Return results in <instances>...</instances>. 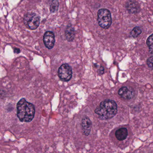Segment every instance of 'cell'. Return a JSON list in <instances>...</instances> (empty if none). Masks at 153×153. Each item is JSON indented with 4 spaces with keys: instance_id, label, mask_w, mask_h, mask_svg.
<instances>
[{
    "instance_id": "cell-18",
    "label": "cell",
    "mask_w": 153,
    "mask_h": 153,
    "mask_svg": "<svg viewBox=\"0 0 153 153\" xmlns=\"http://www.w3.org/2000/svg\"></svg>"
},
{
    "instance_id": "cell-8",
    "label": "cell",
    "mask_w": 153,
    "mask_h": 153,
    "mask_svg": "<svg viewBox=\"0 0 153 153\" xmlns=\"http://www.w3.org/2000/svg\"><path fill=\"white\" fill-rule=\"evenodd\" d=\"M119 95L125 100H130L134 97V91L127 87H123L118 91Z\"/></svg>"
},
{
    "instance_id": "cell-14",
    "label": "cell",
    "mask_w": 153,
    "mask_h": 153,
    "mask_svg": "<svg viewBox=\"0 0 153 153\" xmlns=\"http://www.w3.org/2000/svg\"><path fill=\"white\" fill-rule=\"evenodd\" d=\"M141 33V30L138 27H136L133 28V30L131 32V36L134 38L138 36Z\"/></svg>"
},
{
    "instance_id": "cell-7",
    "label": "cell",
    "mask_w": 153,
    "mask_h": 153,
    "mask_svg": "<svg viewBox=\"0 0 153 153\" xmlns=\"http://www.w3.org/2000/svg\"><path fill=\"white\" fill-rule=\"evenodd\" d=\"M92 122L87 116L82 118L81 122V130L82 134L85 136H88L90 134L92 128Z\"/></svg>"
},
{
    "instance_id": "cell-10",
    "label": "cell",
    "mask_w": 153,
    "mask_h": 153,
    "mask_svg": "<svg viewBox=\"0 0 153 153\" xmlns=\"http://www.w3.org/2000/svg\"><path fill=\"white\" fill-rule=\"evenodd\" d=\"M65 36L68 42H71L73 41L75 38V30L71 25H68L65 32Z\"/></svg>"
},
{
    "instance_id": "cell-12",
    "label": "cell",
    "mask_w": 153,
    "mask_h": 153,
    "mask_svg": "<svg viewBox=\"0 0 153 153\" xmlns=\"http://www.w3.org/2000/svg\"><path fill=\"white\" fill-rule=\"evenodd\" d=\"M146 44L148 46L149 52L153 53V34L151 35L148 38Z\"/></svg>"
},
{
    "instance_id": "cell-4",
    "label": "cell",
    "mask_w": 153,
    "mask_h": 153,
    "mask_svg": "<svg viewBox=\"0 0 153 153\" xmlns=\"http://www.w3.org/2000/svg\"><path fill=\"white\" fill-rule=\"evenodd\" d=\"M24 23L31 30L37 29L40 24V17L35 13H27L24 17Z\"/></svg>"
},
{
    "instance_id": "cell-9",
    "label": "cell",
    "mask_w": 153,
    "mask_h": 153,
    "mask_svg": "<svg viewBox=\"0 0 153 153\" xmlns=\"http://www.w3.org/2000/svg\"><path fill=\"white\" fill-rule=\"evenodd\" d=\"M127 10L131 14H136L140 11L139 5L137 1H128L126 4Z\"/></svg>"
},
{
    "instance_id": "cell-13",
    "label": "cell",
    "mask_w": 153,
    "mask_h": 153,
    "mask_svg": "<svg viewBox=\"0 0 153 153\" xmlns=\"http://www.w3.org/2000/svg\"><path fill=\"white\" fill-rule=\"evenodd\" d=\"M59 7V2L57 1H52L50 6V10L51 13H54L58 10Z\"/></svg>"
},
{
    "instance_id": "cell-5",
    "label": "cell",
    "mask_w": 153,
    "mask_h": 153,
    "mask_svg": "<svg viewBox=\"0 0 153 153\" xmlns=\"http://www.w3.org/2000/svg\"><path fill=\"white\" fill-rule=\"evenodd\" d=\"M58 76L63 81H69L72 77V71L71 66L67 63L62 64L58 70Z\"/></svg>"
},
{
    "instance_id": "cell-6",
    "label": "cell",
    "mask_w": 153,
    "mask_h": 153,
    "mask_svg": "<svg viewBox=\"0 0 153 153\" xmlns=\"http://www.w3.org/2000/svg\"><path fill=\"white\" fill-rule=\"evenodd\" d=\"M43 42L46 48L49 50L52 49L55 43L54 33L51 31H47L43 36Z\"/></svg>"
},
{
    "instance_id": "cell-16",
    "label": "cell",
    "mask_w": 153,
    "mask_h": 153,
    "mask_svg": "<svg viewBox=\"0 0 153 153\" xmlns=\"http://www.w3.org/2000/svg\"><path fill=\"white\" fill-rule=\"evenodd\" d=\"M104 69L103 67H101V68L99 69V70H98V73H99L100 75H102V74H103L104 73Z\"/></svg>"
},
{
    "instance_id": "cell-3",
    "label": "cell",
    "mask_w": 153,
    "mask_h": 153,
    "mask_svg": "<svg viewBox=\"0 0 153 153\" xmlns=\"http://www.w3.org/2000/svg\"><path fill=\"white\" fill-rule=\"evenodd\" d=\"M97 21L98 25L104 29H108L112 23L111 12L106 9L99 10L97 12Z\"/></svg>"
},
{
    "instance_id": "cell-15",
    "label": "cell",
    "mask_w": 153,
    "mask_h": 153,
    "mask_svg": "<svg viewBox=\"0 0 153 153\" xmlns=\"http://www.w3.org/2000/svg\"><path fill=\"white\" fill-rule=\"evenodd\" d=\"M147 64L149 68L153 69V56L149 58L147 60Z\"/></svg>"
},
{
    "instance_id": "cell-17",
    "label": "cell",
    "mask_w": 153,
    "mask_h": 153,
    "mask_svg": "<svg viewBox=\"0 0 153 153\" xmlns=\"http://www.w3.org/2000/svg\"><path fill=\"white\" fill-rule=\"evenodd\" d=\"M14 52L16 53H20V51L18 48H16L14 50Z\"/></svg>"
},
{
    "instance_id": "cell-11",
    "label": "cell",
    "mask_w": 153,
    "mask_h": 153,
    "mask_svg": "<svg viewBox=\"0 0 153 153\" xmlns=\"http://www.w3.org/2000/svg\"><path fill=\"white\" fill-rule=\"evenodd\" d=\"M115 137L119 140H123L127 138L128 135V130L124 128H120L116 131Z\"/></svg>"
},
{
    "instance_id": "cell-2",
    "label": "cell",
    "mask_w": 153,
    "mask_h": 153,
    "mask_svg": "<svg viewBox=\"0 0 153 153\" xmlns=\"http://www.w3.org/2000/svg\"><path fill=\"white\" fill-rule=\"evenodd\" d=\"M95 113L100 120H110L117 114V104L113 100H104L101 102L99 106L96 108Z\"/></svg>"
},
{
    "instance_id": "cell-1",
    "label": "cell",
    "mask_w": 153,
    "mask_h": 153,
    "mask_svg": "<svg viewBox=\"0 0 153 153\" xmlns=\"http://www.w3.org/2000/svg\"><path fill=\"white\" fill-rule=\"evenodd\" d=\"M17 115L20 122L29 123L33 120L35 115V107L25 98L20 99L17 104Z\"/></svg>"
}]
</instances>
